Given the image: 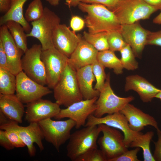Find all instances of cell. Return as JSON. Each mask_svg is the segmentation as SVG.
<instances>
[{"label":"cell","instance_id":"cell-13","mask_svg":"<svg viewBox=\"0 0 161 161\" xmlns=\"http://www.w3.org/2000/svg\"><path fill=\"white\" fill-rule=\"evenodd\" d=\"M16 95L23 103L38 100L52 91L29 77L22 71L16 75Z\"/></svg>","mask_w":161,"mask_h":161},{"label":"cell","instance_id":"cell-42","mask_svg":"<svg viewBox=\"0 0 161 161\" xmlns=\"http://www.w3.org/2000/svg\"><path fill=\"white\" fill-rule=\"evenodd\" d=\"M0 68L9 70L7 55L1 42H0Z\"/></svg>","mask_w":161,"mask_h":161},{"label":"cell","instance_id":"cell-35","mask_svg":"<svg viewBox=\"0 0 161 161\" xmlns=\"http://www.w3.org/2000/svg\"><path fill=\"white\" fill-rule=\"evenodd\" d=\"M140 150V148L135 147L134 149L127 150L111 161H140V160L138 159L137 155Z\"/></svg>","mask_w":161,"mask_h":161},{"label":"cell","instance_id":"cell-4","mask_svg":"<svg viewBox=\"0 0 161 161\" xmlns=\"http://www.w3.org/2000/svg\"><path fill=\"white\" fill-rule=\"evenodd\" d=\"M85 127L71 134L66 147L67 156L72 161H76L81 155L97 148V141L101 132L99 125Z\"/></svg>","mask_w":161,"mask_h":161},{"label":"cell","instance_id":"cell-22","mask_svg":"<svg viewBox=\"0 0 161 161\" xmlns=\"http://www.w3.org/2000/svg\"><path fill=\"white\" fill-rule=\"evenodd\" d=\"M23 103L14 94H0V111L10 120L21 123L25 113Z\"/></svg>","mask_w":161,"mask_h":161},{"label":"cell","instance_id":"cell-9","mask_svg":"<svg viewBox=\"0 0 161 161\" xmlns=\"http://www.w3.org/2000/svg\"><path fill=\"white\" fill-rule=\"evenodd\" d=\"M0 129H10L16 132L27 147L30 157L35 155L36 150L34 143H36L41 151L44 150L42 140L44 139L41 129L38 123H30L26 126H20L18 123L10 120L7 122L0 125Z\"/></svg>","mask_w":161,"mask_h":161},{"label":"cell","instance_id":"cell-10","mask_svg":"<svg viewBox=\"0 0 161 161\" xmlns=\"http://www.w3.org/2000/svg\"><path fill=\"white\" fill-rule=\"evenodd\" d=\"M41 58L45 67L47 85L53 89L68 64V58L54 47L42 50Z\"/></svg>","mask_w":161,"mask_h":161},{"label":"cell","instance_id":"cell-41","mask_svg":"<svg viewBox=\"0 0 161 161\" xmlns=\"http://www.w3.org/2000/svg\"><path fill=\"white\" fill-rule=\"evenodd\" d=\"M0 145L7 150H12L15 148L5 131L1 129L0 130Z\"/></svg>","mask_w":161,"mask_h":161},{"label":"cell","instance_id":"cell-18","mask_svg":"<svg viewBox=\"0 0 161 161\" xmlns=\"http://www.w3.org/2000/svg\"><path fill=\"white\" fill-rule=\"evenodd\" d=\"M81 38L80 35H77L66 24H60L54 31L52 41L54 47L69 58Z\"/></svg>","mask_w":161,"mask_h":161},{"label":"cell","instance_id":"cell-37","mask_svg":"<svg viewBox=\"0 0 161 161\" xmlns=\"http://www.w3.org/2000/svg\"><path fill=\"white\" fill-rule=\"evenodd\" d=\"M147 45L161 47V30L154 32L149 31L147 40Z\"/></svg>","mask_w":161,"mask_h":161},{"label":"cell","instance_id":"cell-32","mask_svg":"<svg viewBox=\"0 0 161 161\" xmlns=\"http://www.w3.org/2000/svg\"><path fill=\"white\" fill-rule=\"evenodd\" d=\"M107 38L109 49L114 52L120 51L127 44L119 31L107 32Z\"/></svg>","mask_w":161,"mask_h":161},{"label":"cell","instance_id":"cell-2","mask_svg":"<svg viewBox=\"0 0 161 161\" xmlns=\"http://www.w3.org/2000/svg\"><path fill=\"white\" fill-rule=\"evenodd\" d=\"M161 9L150 5L143 0H119L110 10L121 25L130 24L141 19L149 18L152 14Z\"/></svg>","mask_w":161,"mask_h":161},{"label":"cell","instance_id":"cell-15","mask_svg":"<svg viewBox=\"0 0 161 161\" xmlns=\"http://www.w3.org/2000/svg\"><path fill=\"white\" fill-rule=\"evenodd\" d=\"M0 42L7 55L8 70L16 75L22 71L21 60L24 52L16 45L5 24L0 26Z\"/></svg>","mask_w":161,"mask_h":161},{"label":"cell","instance_id":"cell-45","mask_svg":"<svg viewBox=\"0 0 161 161\" xmlns=\"http://www.w3.org/2000/svg\"><path fill=\"white\" fill-rule=\"evenodd\" d=\"M82 0H66V4L69 7H75L78 6Z\"/></svg>","mask_w":161,"mask_h":161},{"label":"cell","instance_id":"cell-31","mask_svg":"<svg viewBox=\"0 0 161 161\" xmlns=\"http://www.w3.org/2000/svg\"><path fill=\"white\" fill-rule=\"evenodd\" d=\"M44 8L41 0H33L28 5L26 10L24 18L28 22H33L43 16Z\"/></svg>","mask_w":161,"mask_h":161},{"label":"cell","instance_id":"cell-29","mask_svg":"<svg viewBox=\"0 0 161 161\" xmlns=\"http://www.w3.org/2000/svg\"><path fill=\"white\" fill-rule=\"evenodd\" d=\"M83 38L98 51L109 49L107 38V32L91 33L84 31Z\"/></svg>","mask_w":161,"mask_h":161},{"label":"cell","instance_id":"cell-30","mask_svg":"<svg viewBox=\"0 0 161 161\" xmlns=\"http://www.w3.org/2000/svg\"><path fill=\"white\" fill-rule=\"evenodd\" d=\"M121 57L120 59L123 68L128 70H134L138 67V63L130 46L127 44L120 51Z\"/></svg>","mask_w":161,"mask_h":161},{"label":"cell","instance_id":"cell-3","mask_svg":"<svg viewBox=\"0 0 161 161\" xmlns=\"http://www.w3.org/2000/svg\"><path fill=\"white\" fill-rule=\"evenodd\" d=\"M56 102L66 107L83 99L77 80L76 71L68 64L53 88Z\"/></svg>","mask_w":161,"mask_h":161},{"label":"cell","instance_id":"cell-5","mask_svg":"<svg viewBox=\"0 0 161 161\" xmlns=\"http://www.w3.org/2000/svg\"><path fill=\"white\" fill-rule=\"evenodd\" d=\"M59 17L47 7H44V14L40 19L31 22L32 28L27 37H33L40 42L42 50L54 47L52 41L54 31L60 24Z\"/></svg>","mask_w":161,"mask_h":161},{"label":"cell","instance_id":"cell-47","mask_svg":"<svg viewBox=\"0 0 161 161\" xmlns=\"http://www.w3.org/2000/svg\"><path fill=\"white\" fill-rule=\"evenodd\" d=\"M61 0H46L51 5L55 6L58 5Z\"/></svg>","mask_w":161,"mask_h":161},{"label":"cell","instance_id":"cell-36","mask_svg":"<svg viewBox=\"0 0 161 161\" xmlns=\"http://www.w3.org/2000/svg\"><path fill=\"white\" fill-rule=\"evenodd\" d=\"M4 130L15 148H22L26 146L18 134L14 131L10 129H6Z\"/></svg>","mask_w":161,"mask_h":161},{"label":"cell","instance_id":"cell-26","mask_svg":"<svg viewBox=\"0 0 161 161\" xmlns=\"http://www.w3.org/2000/svg\"><path fill=\"white\" fill-rule=\"evenodd\" d=\"M5 24L17 46L25 53L28 49V37L22 26L19 23L12 20L7 21Z\"/></svg>","mask_w":161,"mask_h":161},{"label":"cell","instance_id":"cell-6","mask_svg":"<svg viewBox=\"0 0 161 161\" xmlns=\"http://www.w3.org/2000/svg\"><path fill=\"white\" fill-rule=\"evenodd\" d=\"M110 73L107 75L104 85L100 91L96 102L97 109L93 114L97 117H101L106 114H111L120 112L127 104L133 101L134 97L129 96L121 97L113 92L110 84Z\"/></svg>","mask_w":161,"mask_h":161},{"label":"cell","instance_id":"cell-8","mask_svg":"<svg viewBox=\"0 0 161 161\" xmlns=\"http://www.w3.org/2000/svg\"><path fill=\"white\" fill-rule=\"evenodd\" d=\"M103 135L97 140L100 149L107 161H111L127 151L124 142V136L117 129L104 124L98 125Z\"/></svg>","mask_w":161,"mask_h":161},{"label":"cell","instance_id":"cell-38","mask_svg":"<svg viewBox=\"0 0 161 161\" xmlns=\"http://www.w3.org/2000/svg\"><path fill=\"white\" fill-rule=\"evenodd\" d=\"M85 21L81 17L77 16H73L70 20V27L72 31L75 32L81 30L85 26Z\"/></svg>","mask_w":161,"mask_h":161},{"label":"cell","instance_id":"cell-48","mask_svg":"<svg viewBox=\"0 0 161 161\" xmlns=\"http://www.w3.org/2000/svg\"><path fill=\"white\" fill-rule=\"evenodd\" d=\"M155 97L161 100V91L156 95Z\"/></svg>","mask_w":161,"mask_h":161},{"label":"cell","instance_id":"cell-28","mask_svg":"<svg viewBox=\"0 0 161 161\" xmlns=\"http://www.w3.org/2000/svg\"><path fill=\"white\" fill-rule=\"evenodd\" d=\"M16 83V75L7 69L0 68V94H14Z\"/></svg>","mask_w":161,"mask_h":161},{"label":"cell","instance_id":"cell-33","mask_svg":"<svg viewBox=\"0 0 161 161\" xmlns=\"http://www.w3.org/2000/svg\"><path fill=\"white\" fill-rule=\"evenodd\" d=\"M93 73L96 80L94 88L99 92L103 88L106 78L105 67L96 60L92 65Z\"/></svg>","mask_w":161,"mask_h":161},{"label":"cell","instance_id":"cell-24","mask_svg":"<svg viewBox=\"0 0 161 161\" xmlns=\"http://www.w3.org/2000/svg\"><path fill=\"white\" fill-rule=\"evenodd\" d=\"M28 0H11L10 9L0 18V26L9 21H13L20 23L25 32L29 33L31 28L23 15V7Z\"/></svg>","mask_w":161,"mask_h":161},{"label":"cell","instance_id":"cell-40","mask_svg":"<svg viewBox=\"0 0 161 161\" xmlns=\"http://www.w3.org/2000/svg\"><path fill=\"white\" fill-rule=\"evenodd\" d=\"M157 131L158 138L154 142L155 150L153 156L155 161H161V131L159 129Z\"/></svg>","mask_w":161,"mask_h":161},{"label":"cell","instance_id":"cell-27","mask_svg":"<svg viewBox=\"0 0 161 161\" xmlns=\"http://www.w3.org/2000/svg\"><path fill=\"white\" fill-rule=\"evenodd\" d=\"M154 136V133L152 131H147L145 134L142 133L131 143L129 148H142L144 161H155L150 148V142Z\"/></svg>","mask_w":161,"mask_h":161},{"label":"cell","instance_id":"cell-25","mask_svg":"<svg viewBox=\"0 0 161 161\" xmlns=\"http://www.w3.org/2000/svg\"><path fill=\"white\" fill-rule=\"evenodd\" d=\"M97 60L105 68L112 69L117 75L122 74L123 69L120 62L114 52L110 49L98 51Z\"/></svg>","mask_w":161,"mask_h":161},{"label":"cell","instance_id":"cell-39","mask_svg":"<svg viewBox=\"0 0 161 161\" xmlns=\"http://www.w3.org/2000/svg\"><path fill=\"white\" fill-rule=\"evenodd\" d=\"M119 0H82V2L87 4H102L111 10L116 5Z\"/></svg>","mask_w":161,"mask_h":161},{"label":"cell","instance_id":"cell-16","mask_svg":"<svg viewBox=\"0 0 161 161\" xmlns=\"http://www.w3.org/2000/svg\"><path fill=\"white\" fill-rule=\"evenodd\" d=\"M60 105L56 102L42 98L27 104L25 120L28 123H38L55 117L59 112Z\"/></svg>","mask_w":161,"mask_h":161},{"label":"cell","instance_id":"cell-23","mask_svg":"<svg viewBox=\"0 0 161 161\" xmlns=\"http://www.w3.org/2000/svg\"><path fill=\"white\" fill-rule=\"evenodd\" d=\"M76 71L78 85L83 99H90L98 97L100 92L93 87V83L96 79L92 65L81 67Z\"/></svg>","mask_w":161,"mask_h":161},{"label":"cell","instance_id":"cell-11","mask_svg":"<svg viewBox=\"0 0 161 161\" xmlns=\"http://www.w3.org/2000/svg\"><path fill=\"white\" fill-rule=\"evenodd\" d=\"M41 44H35L24 53L21 60L22 71L30 78L37 83L47 85L45 67L41 58Z\"/></svg>","mask_w":161,"mask_h":161},{"label":"cell","instance_id":"cell-34","mask_svg":"<svg viewBox=\"0 0 161 161\" xmlns=\"http://www.w3.org/2000/svg\"><path fill=\"white\" fill-rule=\"evenodd\" d=\"M76 161H107V160L102 151L96 148L87 152Z\"/></svg>","mask_w":161,"mask_h":161},{"label":"cell","instance_id":"cell-12","mask_svg":"<svg viewBox=\"0 0 161 161\" xmlns=\"http://www.w3.org/2000/svg\"><path fill=\"white\" fill-rule=\"evenodd\" d=\"M104 124L120 130L124 136V142L128 148L131 143L142 133L132 131L129 126L125 117L120 112L107 114L104 117L98 118L92 114L88 118L85 126Z\"/></svg>","mask_w":161,"mask_h":161},{"label":"cell","instance_id":"cell-43","mask_svg":"<svg viewBox=\"0 0 161 161\" xmlns=\"http://www.w3.org/2000/svg\"><path fill=\"white\" fill-rule=\"evenodd\" d=\"M11 0H0V12L5 13L10 8Z\"/></svg>","mask_w":161,"mask_h":161},{"label":"cell","instance_id":"cell-20","mask_svg":"<svg viewBox=\"0 0 161 161\" xmlns=\"http://www.w3.org/2000/svg\"><path fill=\"white\" fill-rule=\"evenodd\" d=\"M98 52L94 47L82 38L68 58V64L76 71L85 66L92 65L97 60Z\"/></svg>","mask_w":161,"mask_h":161},{"label":"cell","instance_id":"cell-19","mask_svg":"<svg viewBox=\"0 0 161 161\" xmlns=\"http://www.w3.org/2000/svg\"><path fill=\"white\" fill-rule=\"evenodd\" d=\"M120 112L125 117L129 128L133 131L141 132L147 126H151L156 130L159 129L158 123L153 117L130 103Z\"/></svg>","mask_w":161,"mask_h":161},{"label":"cell","instance_id":"cell-14","mask_svg":"<svg viewBox=\"0 0 161 161\" xmlns=\"http://www.w3.org/2000/svg\"><path fill=\"white\" fill-rule=\"evenodd\" d=\"M98 98L83 99L74 103L66 109H61L54 118L57 120L65 118L70 119L75 122L76 129L85 126L89 116L93 114L97 109L96 102Z\"/></svg>","mask_w":161,"mask_h":161},{"label":"cell","instance_id":"cell-17","mask_svg":"<svg viewBox=\"0 0 161 161\" xmlns=\"http://www.w3.org/2000/svg\"><path fill=\"white\" fill-rule=\"evenodd\" d=\"M149 31L145 29L137 22L121 25L120 32L126 43L131 48L136 57L140 58L146 45Z\"/></svg>","mask_w":161,"mask_h":161},{"label":"cell","instance_id":"cell-44","mask_svg":"<svg viewBox=\"0 0 161 161\" xmlns=\"http://www.w3.org/2000/svg\"><path fill=\"white\" fill-rule=\"evenodd\" d=\"M148 4L161 9V0H143Z\"/></svg>","mask_w":161,"mask_h":161},{"label":"cell","instance_id":"cell-21","mask_svg":"<svg viewBox=\"0 0 161 161\" xmlns=\"http://www.w3.org/2000/svg\"><path fill=\"white\" fill-rule=\"evenodd\" d=\"M124 90H133L137 93L144 103L151 102L161 90L158 89L145 79L138 75L127 76L126 78Z\"/></svg>","mask_w":161,"mask_h":161},{"label":"cell","instance_id":"cell-7","mask_svg":"<svg viewBox=\"0 0 161 161\" xmlns=\"http://www.w3.org/2000/svg\"><path fill=\"white\" fill-rule=\"evenodd\" d=\"M38 123L44 139L51 144L58 152L61 146L69 140L71 131L76 124L74 120L69 118L65 120H54L49 118Z\"/></svg>","mask_w":161,"mask_h":161},{"label":"cell","instance_id":"cell-46","mask_svg":"<svg viewBox=\"0 0 161 161\" xmlns=\"http://www.w3.org/2000/svg\"><path fill=\"white\" fill-rule=\"evenodd\" d=\"M153 23L158 24H161V12L153 19Z\"/></svg>","mask_w":161,"mask_h":161},{"label":"cell","instance_id":"cell-1","mask_svg":"<svg viewBox=\"0 0 161 161\" xmlns=\"http://www.w3.org/2000/svg\"><path fill=\"white\" fill-rule=\"evenodd\" d=\"M78 6L80 10L87 13L84 20L89 32L120 31L121 25L116 16L104 5L80 2Z\"/></svg>","mask_w":161,"mask_h":161}]
</instances>
